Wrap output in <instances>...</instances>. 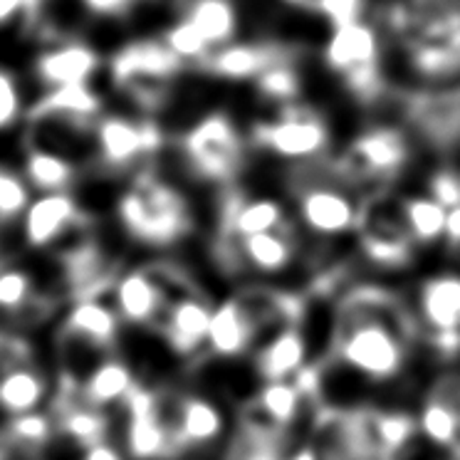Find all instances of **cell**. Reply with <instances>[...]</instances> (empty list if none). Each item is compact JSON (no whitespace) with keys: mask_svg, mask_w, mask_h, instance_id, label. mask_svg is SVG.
Here are the masks:
<instances>
[{"mask_svg":"<svg viewBox=\"0 0 460 460\" xmlns=\"http://www.w3.org/2000/svg\"><path fill=\"white\" fill-rule=\"evenodd\" d=\"M322 374H337L347 394L337 399L406 401L429 359L403 282L347 268L334 280Z\"/></svg>","mask_w":460,"mask_h":460,"instance_id":"1","label":"cell"},{"mask_svg":"<svg viewBox=\"0 0 460 460\" xmlns=\"http://www.w3.org/2000/svg\"><path fill=\"white\" fill-rule=\"evenodd\" d=\"M396 97L460 92V0H371Z\"/></svg>","mask_w":460,"mask_h":460,"instance_id":"2","label":"cell"},{"mask_svg":"<svg viewBox=\"0 0 460 460\" xmlns=\"http://www.w3.org/2000/svg\"><path fill=\"white\" fill-rule=\"evenodd\" d=\"M310 460H419L406 401L320 399L300 440Z\"/></svg>","mask_w":460,"mask_h":460,"instance_id":"3","label":"cell"},{"mask_svg":"<svg viewBox=\"0 0 460 460\" xmlns=\"http://www.w3.org/2000/svg\"><path fill=\"white\" fill-rule=\"evenodd\" d=\"M433 156L423 131L394 104L357 114V124L334 144L324 166L359 196L406 186Z\"/></svg>","mask_w":460,"mask_h":460,"instance_id":"4","label":"cell"},{"mask_svg":"<svg viewBox=\"0 0 460 460\" xmlns=\"http://www.w3.org/2000/svg\"><path fill=\"white\" fill-rule=\"evenodd\" d=\"M429 258L420 252L401 218L396 189L361 196L359 220L349 243L351 270L406 282Z\"/></svg>","mask_w":460,"mask_h":460,"instance_id":"5","label":"cell"},{"mask_svg":"<svg viewBox=\"0 0 460 460\" xmlns=\"http://www.w3.org/2000/svg\"><path fill=\"white\" fill-rule=\"evenodd\" d=\"M429 367L460 361V261L433 258L403 282Z\"/></svg>","mask_w":460,"mask_h":460,"instance_id":"6","label":"cell"},{"mask_svg":"<svg viewBox=\"0 0 460 460\" xmlns=\"http://www.w3.org/2000/svg\"><path fill=\"white\" fill-rule=\"evenodd\" d=\"M406 403L420 453L460 460V361L429 367Z\"/></svg>","mask_w":460,"mask_h":460,"instance_id":"7","label":"cell"},{"mask_svg":"<svg viewBox=\"0 0 460 460\" xmlns=\"http://www.w3.org/2000/svg\"><path fill=\"white\" fill-rule=\"evenodd\" d=\"M295 208L302 228L324 245H344L349 255V243L359 220L361 196L341 183L324 164L300 166Z\"/></svg>","mask_w":460,"mask_h":460,"instance_id":"8","label":"cell"},{"mask_svg":"<svg viewBox=\"0 0 460 460\" xmlns=\"http://www.w3.org/2000/svg\"><path fill=\"white\" fill-rule=\"evenodd\" d=\"M121 226L144 245H171L193 228L189 200L154 173H139L119 200Z\"/></svg>","mask_w":460,"mask_h":460,"instance_id":"9","label":"cell"},{"mask_svg":"<svg viewBox=\"0 0 460 460\" xmlns=\"http://www.w3.org/2000/svg\"><path fill=\"white\" fill-rule=\"evenodd\" d=\"M252 144L300 166H314L330 159L337 137L320 111L297 100L280 107L272 121L255 124Z\"/></svg>","mask_w":460,"mask_h":460,"instance_id":"10","label":"cell"},{"mask_svg":"<svg viewBox=\"0 0 460 460\" xmlns=\"http://www.w3.org/2000/svg\"><path fill=\"white\" fill-rule=\"evenodd\" d=\"M181 60L164 42H137L114 58V82L141 110H159L166 102Z\"/></svg>","mask_w":460,"mask_h":460,"instance_id":"11","label":"cell"},{"mask_svg":"<svg viewBox=\"0 0 460 460\" xmlns=\"http://www.w3.org/2000/svg\"><path fill=\"white\" fill-rule=\"evenodd\" d=\"M190 166L208 181H230L243 166V139L223 114H210L186 137Z\"/></svg>","mask_w":460,"mask_h":460,"instance_id":"12","label":"cell"},{"mask_svg":"<svg viewBox=\"0 0 460 460\" xmlns=\"http://www.w3.org/2000/svg\"><path fill=\"white\" fill-rule=\"evenodd\" d=\"M159 406L176 456L208 446L223 430L218 406L200 396H159Z\"/></svg>","mask_w":460,"mask_h":460,"instance_id":"13","label":"cell"},{"mask_svg":"<svg viewBox=\"0 0 460 460\" xmlns=\"http://www.w3.org/2000/svg\"><path fill=\"white\" fill-rule=\"evenodd\" d=\"M223 248L228 251L226 261L235 268H248L261 275H280L290 270L297 261L300 235H297V228L288 220L280 228L248 235L243 241L226 243Z\"/></svg>","mask_w":460,"mask_h":460,"instance_id":"14","label":"cell"},{"mask_svg":"<svg viewBox=\"0 0 460 460\" xmlns=\"http://www.w3.org/2000/svg\"><path fill=\"white\" fill-rule=\"evenodd\" d=\"M127 440H129V453L137 460H171L179 458L173 443H171L166 420L161 416L159 396L151 391L137 389L131 391L127 401Z\"/></svg>","mask_w":460,"mask_h":460,"instance_id":"15","label":"cell"},{"mask_svg":"<svg viewBox=\"0 0 460 460\" xmlns=\"http://www.w3.org/2000/svg\"><path fill=\"white\" fill-rule=\"evenodd\" d=\"M396 200H399L401 218L409 228L411 238L416 241L420 252L433 261L443 251V238H446V220L448 210L440 206L430 193L420 189L416 181L396 189Z\"/></svg>","mask_w":460,"mask_h":460,"instance_id":"16","label":"cell"},{"mask_svg":"<svg viewBox=\"0 0 460 460\" xmlns=\"http://www.w3.org/2000/svg\"><path fill=\"white\" fill-rule=\"evenodd\" d=\"M94 139L102 161L111 169H124L156 149L161 137L156 127L146 121L102 119L94 127Z\"/></svg>","mask_w":460,"mask_h":460,"instance_id":"17","label":"cell"},{"mask_svg":"<svg viewBox=\"0 0 460 460\" xmlns=\"http://www.w3.org/2000/svg\"><path fill=\"white\" fill-rule=\"evenodd\" d=\"M87 223L84 213L67 193H45L40 200L25 208V238L32 248H48L62 241L67 233H75Z\"/></svg>","mask_w":460,"mask_h":460,"instance_id":"18","label":"cell"},{"mask_svg":"<svg viewBox=\"0 0 460 460\" xmlns=\"http://www.w3.org/2000/svg\"><path fill=\"white\" fill-rule=\"evenodd\" d=\"M213 310L208 302L199 295H186L166 305L161 314V332L171 344V349L179 354H193L200 349L203 341H208V327Z\"/></svg>","mask_w":460,"mask_h":460,"instance_id":"19","label":"cell"},{"mask_svg":"<svg viewBox=\"0 0 460 460\" xmlns=\"http://www.w3.org/2000/svg\"><path fill=\"white\" fill-rule=\"evenodd\" d=\"M310 367V341L302 332V324L275 332L258 354V371L265 384L297 379Z\"/></svg>","mask_w":460,"mask_h":460,"instance_id":"20","label":"cell"},{"mask_svg":"<svg viewBox=\"0 0 460 460\" xmlns=\"http://www.w3.org/2000/svg\"><path fill=\"white\" fill-rule=\"evenodd\" d=\"M258 340H261V334H258L255 320L241 295L220 302L210 314L208 344L220 357H238L243 351L251 349Z\"/></svg>","mask_w":460,"mask_h":460,"instance_id":"21","label":"cell"},{"mask_svg":"<svg viewBox=\"0 0 460 460\" xmlns=\"http://www.w3.org/2000/svg\"><path fill=\"white\" fill-rule=\"evenodd\" d=\"M166 305H169V297L151 268L129 272L117 282V312L131 324L159 322Z\"/></svg>","mask_w":460,"mask_h":460,"instance_id":"22","label":"cell"},{"mask_svg":"<svg viewBox=\"0 0 460 460\" xmlns=\"http://www.w3.org/2000/svg\"><path fill=\"white\" fill-rule=\"evenodd\" d=\"M288 223V210L275 199H230L223 216V245L275 230Z\"/></svg>","mask_w":460,"mask_h":460,"instance_id":"23","label":"cell"},{"mask_svg":"<svg viewBox=\"0 0 460 460\" xmlns=\"http://www.w3.org/2000/svg\"><path fill=\"white\" fill-rule=\"evenodd\" d=\"M290 62L288 52L275 45H226L213 50L208 58L199 62L203 70L216 72L220 77H261L275 65Z\"/></svg>","mask_w":460,"mask_h":460,"instance_id":"24","label":"cell"},{"mask_svg":"<svg viewBox=\"0 0 460 460\" xmlns=\"http://www.w3.org/2000/svg\"><path fill=\"white\" fill-rule=\"evenodd\" d=\"M119 317L107 305L97 300H80L65 320V337L75 347L110 349L117 340Z\"/></svg>","mask_w":460,"mask_h":460,"instance_id":"25","label":"cell"},{"mask_svg":"<svg viewBox=\"0 0 460 460\" xmlns=\"http://www.w3.org/2000/svg\"><path fill=\"white\" fill-rule=\"evenodd\" d=\"M58 413H60L62 430L75 440H80L82 446L90 448V446L104 443V436H107V429H110L107 413L102 409H94L90 403H84L77 384L72 379L65 381V386H62Z\"/></svg>","mask_w":460,"mask_h":460,"instance_id":"26","label":"cell"},{"mask_svg":"<svg viewBox=\"0 0 460 460\" xmlns=\"http://www.w3.org/2000/svg\"><path fill=\"white\" fill-rule=\"evenodd\" d=\"M97 70V55L87 45H60L52 48L38 60V75L42 82L55 87H72V84H87L92 72Z\"/></svg>","mask_w":460,"mask_h":460,"instance_id":"27","label":"cell"},{"mask_svg":"<svg viewBox=\"0 0 460 460\" xmlns=\"http://www.w3.org/2000/svg\"><path fill=\"white\" fill-rule=\"evenodd\" d=\"M50 420L40 413H22L0 429V460H45Z\"/></svg>","mask_w":460,"mask_h":460,"instance_id":"28","label":"cell"},{"mask_svg":"<svg viewBox=\"0 0 460 460\" xmlns=\"http://www.w3.org/2000/svg\"><path fill=\"white\" fill-rule=\"evenodd\" d=\"M80 396L84 403L94 409H104L111 403H124L131 391L137 389V379L131 369L119 359H104L90 371V376L82 381Z\"/></svg>","mask_w":460,"mask_h":460,"instance_id":"29","label":"cell"},{"mask_svg":"<svg viewBox=\"0 0 460 460\" xmlns=\"http://www.w3.org/2000/svg\"><path fill=\"white\" fill-rule=\"evenodd\" d=\"M210 52L226 48L235 32V11L228 0H196L186 18Z\"/></svg>","mask_w":460,"mask_h":460,"instance_id":"30","label":"cell"},{"mask_svg":"<svg viewBox=\"0 0 460 460\" xmlns=\"http://www.w3.org/2000/svg\"><path fill=\"white\" fill-rule=\"evenodd\" d=\"M45 376L35 369V364L11 371L0 379V409L13 416L32 413L45 396Z\"/></svg>","mask_w":460,"mask_h":460,"instance_id":"31","label":"cell"},{"mask_svg":"<svg viewBox=\"0 0 460 460\" xmlns=\"http://www.w3.org/2000/svg\"><path fill=\"white\" fill-rule=\"evenodd\" d=\"M25 169H28V179H31L32 186H38L40 190H48V193H60L70 183L72 176H75L70 159L42 149L28 151Z\"/></svg>","mask_w":460,"mask_h":460,"instance_id":"32","label":"cell"},{"mask_svg":"<svg viewBox=\"0 0 460 460\" xmlns=\"http://www.w3.org/2000/svg\"><path fill=\"white\" fill-rule=\"evenodd\" d=\"M32 280L22 270L5 268L0 270V310L15 312L31 305Z\"/></svg>","mask_w":460,"mask_h":460,"instance_id":"33","label":"cell"},{"mask_svg":"<svg viewBox=\"0 0 460 460\" xmlns=\"http://www.w3.org/2000/svg\"><path fill=\"white\" fill-rule=\"evenodd\" d=\"M28 208V186L15 173L0 169V220H13Z\"/></svg>","mask_w":460,"mask_h":460,"instance_id":"34","label":"cell"},{"mask_svg":"<svg viewBox=\"0 0 460 460\" xmlns=\"http://www.w3.org/2000/svg\"><path fill=\"white\" fill-rule=\"evenodd\" d=\"M31 364H35V351H32L31 341L0 332V379L8 376L11 371L31 367Z\"/></svg>","mask_w":460,"mask_h":460,"instance_id":"35","label":"cell"},{"mask_svg":"<svg viewBox=\"0 0 460 460\" xmlns=\"http://www.w3.org/2000/svg\"><path fill=\"white\" fill-rule=\"evenodd\" d=\"M292 448H278V446H265V443H252V440L238 436L235 448L230 450L228 460H290Z\"/></svg>","mask_w":460,"mask_h":460,"instance_id":"36","label":"cell"},{"mask_svg":"<svg viewBox=\"0 0 460 460\" xmlns=\"http://www.w3.org/2000/svg\"><path fill=\"white\" fill-rule=\"evenodd\" d=\"M21 110V94L8 72L0 70V129L11 127Z\"/></svg>","mask_w":460,"mask_h":460,"instance_id":"37","label":"cell"},{"mask_svg":"<svg viewBox=\"0 0 460 460\" xmlns=\"http://www.w3.org/2000/svg\"><path fill=\"white\" fill-rule=\"evenodd\" d=\"M40 0H0V25L11 22L15 15H35Z\"/></svg>","mask_w":460,"mask_h":460,"instance_id":"38","label":"cell"},{"mask_svg":"<svg viewBox=\"0 0 460 460\" xmlns=\"http://www.w3.org/2000/svg\"><path fill=\"white\" fill-rule=\"evenodd\" d=\"M87 8H92L94 13H104V15H114V13H124L127 8H131L137 0H84Z\"/></svg>","mask_w":460,"mask_h":460,"instance_id":"39","label":"cell"},{"mask_svg":"<svg viewBox=\"0 0 460 460\" xmlns=\"http://www.w3.org/2000/svg\"><path fill=\"white\" fill-rule=\"evenodd\" d=\"M84 460H121V456L111 446H107V443H97V446L87 448Z\"/></svg>","mask_w":460,"mask_h":460,"instance_id":"40","label":"cell"},{"mask_svg":"<svg viewBox=\"0 0 460 460\" xmlns=\"http://www.w3.org/2000/svg\"><path fill=\"white\" fill-rule=\"evenodd\" d=\"M419 460H448V458H438V456H426V453H420Z\"/></svg>","mask_w":460,"mask_h":460,"instance_id":"41","label":"cell"},{"mask_svg":"<svg viewBox=\"0 0 460 460\" xmlns=\"http://www.w3.org/2000/svg\"><path fill=\"white\" fill-rule=\"evenodd\" d=\"M456 156H458V159H460V149H458V151H456Z\"/></svg>","mask_w":460,"mask_h":460,"instance_id":"42","label":"cell"}]
</instances>
